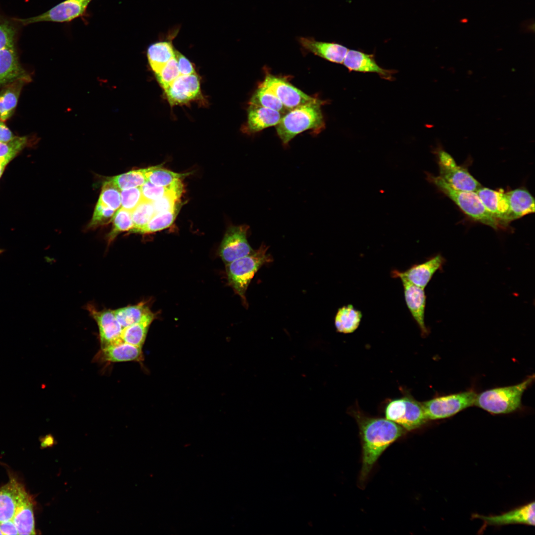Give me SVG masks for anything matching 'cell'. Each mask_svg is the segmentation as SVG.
I'll use <instances>...</instances> for the list:
<instances>
[{
	"instance_id": "1",
	"label": "cell",
	"mask_w": 535,
	"mask_h": 535,
	"mask_svg": "<svg viewBox=\"0 0 535 535\" xmlns=\"http://www.w3.org/2000/svg\"><path fill=\"white\" fill-rule=\"evenodd\" d=\"M359 426L362 446L361 480H365L375 462L392 443L406 431L399 425L382 418L369 417L353 412Z\"/></svg>"
},
{
	"instance_id": "2",
	"label": "cell",
	"mask_w": 535,
	"mask_h": 535,
	"mask_svg": "<svg viewBox=\"0 0 535 535\" xmlns=\"http://www.w3.org/2000/svg\"><path fill=\"white\" fill-rule=\"evenodd\" d=\"M324 101L315 100L289 110L275 126L282 144L286 146L296 135L308 130L320 132L324 127L321 106Z\"/></svg>"
},
{
	"instance_id": "3",
	"label": "cell",
	"mask_w": 535,
	"mask_h": 535,
	"mask_svg": "<svg viewBox=\"0 0 535 535\" xmlns=\"http://www.w3.org/2000/svg\"><path fill=\"white\" fill-rule=\"evenodd\" d=\"M534 377L533 375L515 385L484 391L477 395L474 405L494 414L514 412L520 408L523 394Z\"/></svg>"
},
{
	"instance_id": "4",
	"label": "cell",
	"mask_w": 535,
	"mask_h": 535,
	"mask_svg": "<svg viewBox=\"0 0 535 535\" xmlns=\"http://www.w3.org/2000/svg\"><path fill=\"white\" fill-rule=\"evenodd\" d=\"M427 179L452 200L465 214L476 221L497 229L499 222L485 208L475 191L456 189L440 176L427 173Z\"/></svg>"
},
{
	"instance_id": "5",
	"label": "cell",
	"mask_w": 535,
	"mask_h": 535,
	"mask_svg": "<svg viewBox=\"0 0 535 535\" xmlns=\"http://www.w3.org/2000/svg\"><path fill=\"white\" fill-rule=\"evenodd\" d=\"M268 246L262 244L259 248L244 257L226 264L227 279L230 285L247 306L245 293L257 271L264 265L272 261L267 254Z\"/></svg>"
},
{
	"instance_id": "6",
	"label": "cell",
	"mask_w": 535,
	"mask_h": 535,
	"mask_svg": "<svg viewBox=\"0 0 535 535\" xmlns=\"http://www.w3.org/2000/svg\"><path fill=\"white\" fill-rule=\"evenodd\" d=\"M385 418L406 430L420 428L428 420L422 403L405 396L389 401L384 410Z\"/></svg>"
},
{
	"instance_id": "7",
	"label": "cell",
	"mask_w": 535,
	"mask_h": 535,
	"mask_svg": "<svg viewBox=\"0 0 535 535\" xmlns=\"http://www.w3.org/2000/svg\"><path fill=\"white\" fill-rule=\"evenodd\" d=\"M477 394L473 391L435 397L422 403L427 420L450 417L475 404Z\"/></svg>"
},
{
	"instance_id": "8",
	"label": "cell",
	"mask_w": 535,
	"mask_h": 535,
	"mask_svg": "<svg viewBox=\"0 0 535 535\" xmlns=\"http://www.w3.org/2000/svg\"><path fill=\"white\" fill-rule=\"evenodd\" d=\"M440 176L454 188L468 191H477L482 186L464 167L456 163L453 157L442 149L437 151Z\"/></svg>"
},
{
	"instance_id": "9",
	"label": "cell",
	"mask_w": 535,
	"mask_h": 535,
	"mask_svg": "<svg viewBox=\"0 0 535 535\" xmlns=\"http://www.w3.org/2000/svg\"><path fill=\"white\" fill-rule=\"evenodd\" d=\"M90 2L89 0H65L40 15L14 20L23 25L41 22H69L82 16Z\"/></svg>"
},
{
	"instance_id": "10",
	"label": "cell",
	"mask_w": 535,
	"mask_h": 535,
	"mask_svg": "<svg viewBox=\"0 0 535 535\" xmlns=\"http://www.w3.org/2000/svg\"><path fill=\"white\" fill-rule=\"evenodd\" d=\"M249 226L247 225L231 226L226 230L219 249V254L227 264L246 256L254 250L247 240Z\"/></svg>"
},
{
	"instance_id": "11",
	"label": "cell",
	"mask_w": 535,
	"mask_h": 535,
	"mask_svg": "<svg viewBox=\"0 0 535 535\" xmlns=\"http://www.w3.org/2000/svg\"><path fill=\"white\" fill-rule=\"evenodd\" d=\"M261 84L270 89L288 110L317 99L305 94L285 80L271 74L267 75Z\"/></svg>"
},
{
	"instance_id": "12",
	"label": "cell",
	"mask_w": 535,
	"mask_h": 535,
	"mask_svg": "<svg viewBox=\"0 0 535 535\" xmlns=\"http://www.w3.org/2000/svg\"><path fill=\"white\" fill-rule=\"evenodd\" d=\"M164 91L172 107L186 104L201 96L200 80L196 73L180 75Z\"/></svg>"
},
{
	"instance_id": "13",
	"label": "cell",
	"mask_w": 535,
	"mask_h": 535,
	"mask_svg": "<svg viewBox=\"0 0 535 535\" xmlns=\"http://www.w3.org/2000/svg\"><path fill=\"white\" fill-rule=\"evenodd\" d=\"M445 262L444 257L438 254L423 263L412 265L404 271L393 270L392 276L403 277L415 285L425 289L435 272L442 269Z\"/></svg>"
},
{
	"instance_id": "14",
	"label": "cell",
	"mask_w": 535,
	"mask_h": 535,
	"mask_svg": "<svg viewBox=\"0 0 535 535\" xmlns=\"http://www.w3.org/2000/svg\"><path fill=\"white\" fill-rule=\"evenodd\" d=\"M87 308L98 326L102 348L123 342L121 338L122 328L113 310L98 311L92 306Z\"/></svg>"
},
{
	"instance_id": "15",
	"label": "cell",
	"mask_w": 535,
	"mask_h": 535,
	"mask_svg": "<svg viewBox=\"0 0 535 535\" xmlns=\"http://www.w3.org/2000/svg\"><path fill=\"white\" fill-rule=\"evenodd\" d=\"M402 281L407 306L423 335H428V330L425 322L426 295L424 288L410 282L403 277Z\"/></svg>"
},
{
	"instance_id": "16",
	"label": "cell",
	"mask_w": 535,
	"mask_h": 535,
	"mask_svg": "<svg viewBox=\"0 0 535 535\" xmlns=\"http://www.w3.org/2000/svg\"><path fill=\"white\" fill-rule=\"evenodd\" d=\"M297 40L305 50L336 63H343L349 50L338 43L318 41L312 37H299Z\"/></svg>"
},
{
	"instance_id": "17",
	"label": "cell",
	"mask_w": 535,
	"mask_h": 535,
	"mask_svg": "<svg viewBox=\"0 0 535 535\" xmlns=\"http://www.w3.org/2000/svg\"><path fill=\"white\" fill-rule=\"evenodd\" d=\"M343 64L349 71L375 73L388 80L392 78L394 73L392 70L378 65L373 54L358 50H348Z\"/></svg>"
},
{
	"instance_id": "18",
	"label": "cell",
	"mask_w": 535,
	"mask_h": 535,
	"mask_svg": "<svg viewBox=\"0 0 535 535\" xmlns=\"http://www.w3.org/2000/svg\"><path fill=\"white\" fill-rule=\"evenodd\" d=\"M26 493L23 486L14 479L0 488V522L12 519Z\"/></svg>"
},
{
	"instance_id": "19",
	"label": "cell",
	"mask_w": 535,
	"mask_h": 535,
	"mask_svg": "<svg viewBox=\"0 0 535 535\" xmlns=\"http://www.w3.org/2000/svg\"><path fill=\"white\" fill-rule=\"evenodd\" d=\"M485 208L499 222L509 223V204L506 193L482 187L476 191Z\"/></svg>"
},
{
	"instance_id": "20",
	"label": "cell",
	"mask_w": 535,
	"mask_h": 535,
	"mask_svg": "<svg viewBox=\"0 0 535 535\" xmlns=\"http://www.w3.org/2000/svg\"><path fill=\"white\" fill-rule=\"evenodd\" d=\"M535 502L497 516H485L475 515V518L483 520L486 524L501 526L513 524L535 525Z\"/></svg>"
},
{
	"instance_id": "21",
	"label": "cell",
	"mask_w": 535,
	"mask_h": 535,
	"mask_svg": "<svg viewBox=\"0 0 535 535\" xmlns=\"http://www.w3.org/2000/svg\"><path fill=\"white\" fill-rule=\"evenodd\" d=\"M284 114L270 108L249 105L247 110L246 131L250 134L260 132L264 129L276 126Z\"/></svg>"
},
{
	"instance_id": "22",
	"label": "cell",
	"mask_w": 535,
	"mask_h": 535,
	"mask_svg": "<svg viewBox=\"0 0 535 535\" xmlns=\"http://www.w3.org/2000/svg\"><path fill=\"white\" fill-rule=\"evenodd\" d=\"M19 79H30L19 62L14 47L0 50V87Z\"/></svg>"
},
{
	"instance_id": "23",
	"label": "cell",
	"mask_w": 535,
	"mask_h": 535,
	"mask_svg": "<svg viewBox=\"0 0 535 535\" xmlns=\"http://www.w3.org/2000/svg\"><path fill=\"white\" fill-rule=\"evenodd\" d=\"M100 356L103 361L111 362H139L143 360L141 347L125 342L102 348Z\"/></svg>"
},
{
	"instance_id": "24",
	"label": "cell",
	"mask_w": 535,
	"mask_h": 535,
	"mask_svg": "<svg viewBox=\"0 0 535 535\" xmlns=\"http://www.w3.org/2000/svg\"><path fill=\"white\" fill-rule=\"evenodd\" d=\"M509 204V221L535 212V200L530 193L518 188L506 193Z\"/></svg>"
},
{
	"instance_id": "25",
	"label": "cell",
	"mask_w": 535,
	"mask_h": 535,
	"mask_svg": "<svg viewBox=\"0 0 535 535\" xmlns=\"http://www.w3.org/2000/svg\"><path fill=\"white\" fill-rule=\"evenodd\" d=\"M29 79H19L3 86L0 91V119L4 121L14 113L25 83Z\"/></svg>"
},
{
	"instance_id": "26",
	"label": "cell",
	"mask_w": 535,
	"mask_h": 535,
	"mask_svg": "<svg viewBox=\"0 0 535 535\" xmlns=\"http://www.w3.org/2000/svg\"><path fill=\"white\" fill-rule=\"evenodd\" d=\"M18 535H35L32 500L27 494L21 501L12 519Z\"/></svg>"
},
{
	"instance_id": "27",
	"label": "cell",
	"mask_w": 535,
	"mask_h": 535,
	"mask_svg": "<svg viewBox=\"0 0 535 535\" xmlns=\"http://www.w3.org/2000/svg\"><path fill=\"white\" fill-rule=\"evenodd\" d=\"M175 52L170 40L157 42L148 47L147 56L150 67L155 73L175 55Z\"/></svg>"
},
{
	"instance_id": "28",
	"label": "cell",
	"mask_w": 535,
	"mask_h": 535,
	"mask_svg": "<svg viewBox=\"0 0 535 535\" xmlns=\"http://www.w3.org/2000/svg\"><path fill=\"white\" fill-rule=\"evenodd\" d=\"M113 312L122 328L149 319L155 318V315L143 302L117 309Z\"/></svg>"
},
{
	"instance_id": "29",
	"label": "cell",
	"mask_w": 535,
	"mask_h": 535,
	"mask_svg": "<svg viewBox=\"0 0 535 535\" xmlns=\"http://www.w3.org/2000/svg\"><path fill=\"white\" fill-rule=\"evenodd\" d=\"M362 318L361 312L352 305L348 304L339 308L334 319V324L338 332L351 333L359 327Z\"/></svg>"
},
{
	"instance_id": "30",
	"label": "cell",
	"mask_w": 535,
	"mask_h": 535,
	"mask_svg": "<svg viewBox=\"0 0 535 535\" xmlns=\"http://www.w3.org/2000/svg\"><path fill=\"white\" fill-rule=\"evenodd\" d=\"M249 105L270 108L283 114L289 111L270 89L261 84L251 97Z\"/></svg>"
},
{
	"instance_id": "31",
	"label": "cell",
	"mask_w": 535,
	"mask_h": 535,
	"mask_svg": "<svg viewBox=\"0 0 535 535\" xmlns=\"http://www.w3.org/2000/svg\"><path fill=\"white\" fill-rule=\"evenodd\" d=\"M147 181L152 184L164 187H169L187 175L164 169L160 166L145 168Z\"/></svg>"
},
{
	"instance_id": "32",
	"label": "cell",
	"mask_w": 535,
	"mask_h": 535,
	"mask_svg": "<svg viewBox=\"0 0 535 535\" xmlns=\"http://www.w3.org/2000/svg\"><path fill=\"white\" fill-rule=\"evenodd\" d=\"M154 319H149L122 328L121 334L122 341L142 347L149 327Z\"/></svg>"
},
{
	"instance_id": "33",
	"label": "cell",
	"mask_w": 535,
	"mask_h": 535,
	"mask_svg": "<svg viewBox=\"0 0 535 535\" xmlns=\"http://www.w3.org/2000/svg\"><path fill=\"white\" fill-rule=\"evenodd\" d=\"M153 202L143 200L131 212L133 227L131 233H139L155 214Z\"/></svg>"
},
{
	"instance_id": "34",
	"label": "cell",
	"mask_w": 535,
	"mask_h": 535,
	"mask_svg": "<svg viewBox=\"0 0 535 535\" xmlns=\"http://www.w3.org/2000/svg\"><path fill=\"white\" fill-rule=\"evenodd\" d=\"M109 179L122 190L141 187L147 181L145 168L131 170Z\"/></svg>"
},
{
	"instance_id": "35",
	"label": "cell",
	"mask_w": 535,
	"mask_h": 535,
	"mask_svg": "<svg viewBox=\"0 0 535 535\" xmlns=\"http://www.w3.org/2000/svg\"><path fill=\"white\" fill-rule=\"evenodd\" d=\"M140 188L143 199L152 202L170 192L176 191L182 193L183 191V185L180 180L169 187L157 186L147 181Z\"/></svg>"
},
{
	"instance_id": "36",
	"label": "cell",
	"mask_w": 535,
	"mask_h": 535,
	"mask_svg": "<svg viewBox=\"0 0 535 535\" xmlns=\"http://www.w3.org/2000/svg\"><path fill=\"white\" fill-rule=\"evenodd\" d=\"M178 209L167 212L156 213L147 224L139 233H150L164 229L169 227L174 221L177 214Z\"/></svg>"
},
{
	"instance_id": "37",
	"label": "cell",
	"mask_w": 535,
	"mask_h": 535,
	"mask_svg": "<svg viewBox=\"0 0 535 535\" xmlns=\"http://www.w3.org/2000/svg\"><path fill=\"white\" fill-rule=\"evenodd\" d=\"M113 220L112 228L107 235L108 243L112 242L120 233L130 231L133 227L131 212L123 208L117 211Z\"/></svg>"
},
{
	"instance_id": "38",
	"label": "cell",
	"mask_w": 535,
	"mask_h": 535,
	"mask_svg": "<svg viewBox=\"0 0 535 535\" xmlns=\"http://www.w3.org/2000/svg\"><path fill=\"white\" fill-rule=\"evenodd\" d=\"M98 201L114 211L118 210L121 206L120 189L109 179L104 182Z\"/></svg>"
},
{
	"instance_id": "39",
	"label": "cell",
	"mask_w": 535,
	"mask_h": 535,
	"mask_svg": "<svg viewBox=\"0 0 535 535\" xmlns=\"http://www.w3.org/2000/svg\"><path fill=\"white\" fill-rule=\"evenodd\" d=\"M28 144L26 136H16L7 143L0 142V160H13Z\"/></svg>"
},
{
	"instance_id": "40",
	"label": "cell",
	"mask_w": 535,
	"mask_h": 535,
	"mask_svg": "<svg viewBox=\"0 0 535 535\" xmlns=\"http://www.w3.org/2000/svg\"><path fill=\"white\" fill-rule=\"evenodd\" d=\"M155 74L159 84L165 90L180 75L176 56Z\"/></svg>"
},
{
	"instance_id": "41",
	"label": "cell",
	"mask_w": 535,
	"mask_h": 535,
	"mask_svg": "<svg viewBox=\"0 0 535 535\" xmlns=\"http://www.w3.org/2000/svg\"><path fill=\"white\" fill-rule=\"evenodd\" d=\"M115 211L98 201L89 227L94 228L108 224L113 219Z\"/></svg>"
},
{
	"instance_id": "42",
	"label": "cell",
	"mask_w": 535,
	"mask_h": 535,
	"mask_svg": "<svg viewBox=\"0 0 535 535\" xmlns=\"http://www.w3.org/2000/svg\"><path fill=\"white\" fill-rule=\"evenodd\" d=\"M143 200L140 187L122 190L121 192L122 208L131 212Z\"/></svg>"
},
{
	"instance_id": "43",
	"label": "cell",
	"mask_w": 535,
	"mask_h": 535,
	"mask_svg": "<svg viewBox=\"0 0 535 535\" xmlns=\"http://www.w3.org/2000/svg\"><path fill=\"white\" fill-rule=\"evenodd\" d=\"M16 33L11 23L0 17V50L14 47Z\"/></svg>"
},
{
	"instance_id": "44",
	"label": "cell",
	"mask_w": 535,
	"mask_h": 535,
	"mask_svg": "<svg viewBox=\"0 0 535 535\" xmlns=\"http://www.w3.org/2000/svg\"><path fill=\"white\" fill-rule=\"evenodd\" d=\"M182 193L173 191L153 202L155 213L169 211L176 208V203Z\"/></svg>"
},
{
	"instance_id": "45",
	"label": "cell",
	"mask_w": 535,
	"mask_h": 535,
	"mask_svg": "<svg viewBox=\"0 0 535 535\" xmlns=\"http://www.w3.org/2000/svg\"><path fill=\"white\" fill-rule=\"evenodd\" d=\"M175 56L180 75H188L195 73L192 63L187 58L177 51Z\"/></svg>"
},
{
	"instance_id": "46",
	"label": "cell",
	"mask_w": 535,
	"mask_h": 535,
	"mask_svg": "<svg viewBox=\"0 0 535 535\" xmlns=\"http://www.w3.org/2000/svg\"><path fill=\"white\" fill-rule=\"evenodd\" d=\"M11 130L0 119V142L7 143L16 137Z\"/></svg>"
},
{
	"instance_id": "47",
	"label": "cell",
	"mask_w": 535,
	"mask_h": 535,
	"mask_svg": "<svg viewBox=\"0 0 535 535\" xmlns=\"http://www.w3.org/2000/svg\"><path fill=\"white\" fill-rule=\"evenodd\" d=\"M0 529L2 535H18L16 526L12 520L0 522Z\"/></svg>"
},
{
	"instance_id": "48",
	"label": "cell",
	"mask_w": 535,
	"mask_h": 535,
	"mask_svg": "<svg viewBox=\"0 0 535 535\" xmlns=\"http://www.w3.org/2000/svg\"><path fill=\"white\" fill-rule=\"evenodd\" d=\"M10 161V160H0V178L2 175L6 166Z\"/></svg>"
},
{
	"instance_id": "49",
	"label": "cell",
	"mask_w": 535,
	"mask_h": 535,
	"mask_svg": "<svg viewBox=\"0 0 535 535\" xmlns=\"http://www.w3.org/2000/svg\"><path fill=\"white\" fill-rule=\"evenodd\" d=\"M4 251V249H0V254L2 253Z\"/></svg>"
},
{
	"instance_id": "50",
	"label": "cell",
	"mask_w": 535,
	"mask_h": 535,
	"mask_svg": "<svg viewBox=\"0 0 535 535\" xmlns=\"http://www.w3.org/2000/svg\"><path fill=\"white\" fill-rule=\"evenodd\" d=\"M0 535H2V533L0 529Z\"/></svg>"
},
{
	"instance_id": "51",
	"label": "cell",
	"mask_w": 535,
	"mask_h": 535,
	"mask_svg": "<svg viewBox=\"0 0 535 535\" xmlns=\"http://www.w3.org/2000/svg\"><path fill=\"white\" fill-rule=\"evenodd\" d=\"M89 0L91 1L92 0Z\"/></svg>"
}]
</instances>
